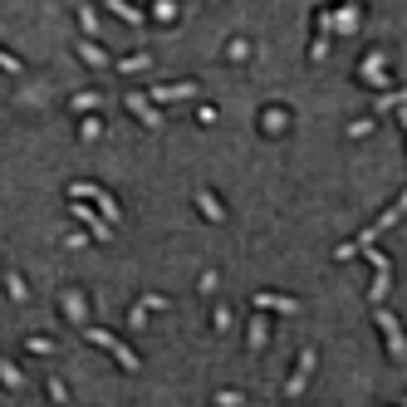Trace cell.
<instances>
[{
    "label": "cell",
    "instance_id": "obj_1",
    "mask_svg": "<svg viewBox=\"0 0 407 407\" xmlns=\"http://www.w3.org/2000/svg\"><path fill=\"white\" fill-rule=\"evenodd\" d=\"M64 314H69V319H79V314H84V300H79V295H69V300H64Z\"/></svg>",
    "mask_w": 407,
    "mask_h": 407
},
{
    "label": "cell",
    "instance_id": "obj_2",
    "mask_svg": "<svg viewBox=\"0 0 407 407\" xmlns=\"http://www.w3.org/2000/svg\"><path fill=\"white\" fill-rule=\"evenodd\" d=\"M6 289H10L15 300H25V284H20V275H6Z\"/></svg>",
    "mask_w": 407,
    "mask_h": 407
},
{
    "label": "cell",
    "instance_id": "obj_4",
    "mask_svg": "<svg viewBox=\"0 0 407 407\" xmlns=\"http://www.w3.org/2000/svg\"><path fill=\"white\" fill-rule=\"evenodd\" d=\"M0 69H10V74H20V60H10V54L0 49Z\"/></svg>",
    "mask_w": 407,
    "mask_h": 407
},
{
    "label": "cell",
    "instance_id": "obj_3",
    "mask_svg": "<svg viewBox=\"0 0 407 407\" xmlns=\"http://www.w3.org/2000/svg\"><path fill=\"white\" fill-rule=\"evenodd\" d=\"M0 378H6V388H20V373H15L10 363H0Z\"/></svg>",
    "mask_w": 407,
    "mask_h": 407
}]
</instances>
